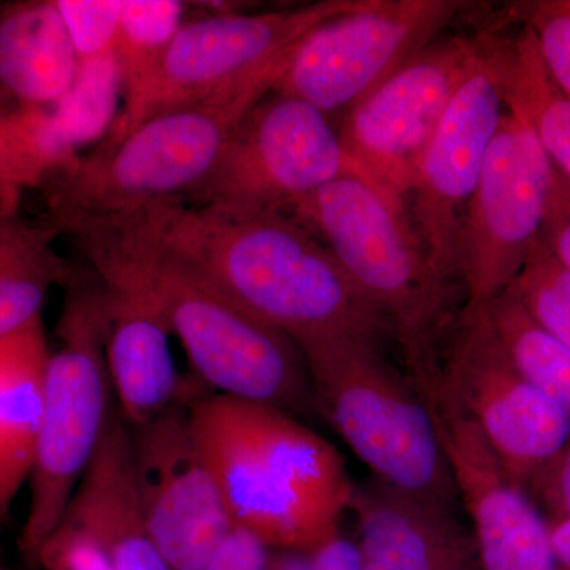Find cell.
<instances>
[{
	"mask_svg": "<svg viewBox=\"0 0 570 570\" xmlns=\"http://www.w3.org/2000/svg\"><path fill=\"white\" fill-rule=\"evenodd\" d=\"M45 220L78 247L108 287L151 303L208 392L318 414L294 341L246 313L208 273L164 242L140 208L92 214L47 209Z\"/></svg>",
	"mask_w": 570,
	"mask_h": 570,
	"instance_id": "cell-1",
	"label": "cell"
},
{
	"mask_svg": "<svg viewBox=\"0 0 570 570\" xmlns=\"http://www.w3.org/2000/svg\"><path fill=\"white\" fill-rule=\"evenodd\" d=\"M138 208L167 245L296 347L340 336L392 344L387 325L328 246L291 214L179 198Z\"/></svg>",
	"mask_w": 570,
	"mask_h": 570,
	"instance_id": "cell-2",
	"label": "cell"
},
{
	"mask_svg": "<svg viewBox=\"0 0 570 570\" xmlns=\"http://www.w3.org/2000/svg\"><path fill=\"white\" fill-rule=\"evenodd\" d=\"M189 417L236 527L268 549L313 551L337 538L355 485L335 445L291 412L208 390Z\"/></svg>",
	"mask_w": 570,
	"mask_h": 570,
	"instance_id": "cell-3",
	"label": "cell"
},
{
	"mask_svg": "<svg viewBox=\"0 0 570 570\" xmlns=\"http://www.w3.org/2000/svg\"><path fill=\"white\" fill-rule=\"evenodd\" d=\"M291 216L328 246L377 311L420 392L433 387L468 296L434 272L403 202L366 176L351 175L303 198Z\"/></svg>",
	"mask_w": 570,
	"mask_h": 570,
	"instance_id": "cell-4",
	"label": "cell"
},
{
	"mask_svg": "<svg viewBox=\"0 0 570 570\" xmlns=\"http://www.w3.org/2000/svg\"><path fill=\"white\" fill-rule=\"evenodd\" d=\"M295 45L208 99L163 112L102 151L59 165L37 187L47 209L105 214L184 200L212 174L247 112L275 91Z\"/></svg>",
	"mask_w": 570,
	"mask_h": 570,
	"instance_id": "cell-5",
	"label": "cell"
},
{
	"mask_svg": "<svg viewBox=\"0 0 570 570\" xmlns=\"http://www.w3.org/2000/svg\"><path fill=\"white\" fill-rule=\"evenodd\" d=\"M317 412L374 479L456 512L459 490L417 384L385 346L341 336L299 348Z\"/></svg>",
	"mask_w": 570,
	"mask_h": 570,
	"instance_id": "cell-6",
	"label": "cell"
},
{
	"mask_svg": "<svg viewBox=\"0 0 570 570\" xmlns=\"http://www.w3.org/2000/svg\"><path fill=\"white\" fill-rule=\"evenodd\" d=\"M110 295L91 268L66 288L45 371L43 414L18 547L22 570H39L43 543L61 524L110 423L107 343Z\"/></svg>",
	"mask_w": 570,
	"mask_h": 570,
	"instance_id": "cell-7",
	"label": "cell"
},
{
	"mask_svg": "<svg viewBox=\"0 0 570 570\" xmlns=\"http://www.w3.org/2000/svg\"><path fill=\"white\" fill-rule=\"evenodd\" d=\"M351 175L366 176L328 116L273 91L247 112L212 174L184 202L291 214L303 198Z\"/></svg>",
	"mask_w": 570,
	"mask_h": 570,
	"instance_id": "cell-8",
	"label": "cell"
},
{
	"mask_svg": "<svg viewBox=\"0 0 570 570\" xmlns=\"http://www.w3.org/2000/svg\"><path fill=\"white\" fill-rule=\"evenodd\" d=\"M433 390L474 423L521 490L569 444L568 414L517 371L485 305L468 303L460 314L442 348L436 385L426 393Z\"/></svg>",
	"mask_w": 570,
	"mask_h": 570,
	"instance_id": "cell-9",
	"label": "cell"
},
{
	"mask_svg": "<svg viewBox=\"0 0 570 570\" xmlns=\"http://www.w3.org/2000/svg\"><path fill=\"white\" fill-rule=\"evenodd\" d=\"M464 6L456 0H363L295 45L275 91L328 118L346 115L439 39Z\"/></svg>",
	"mask_w": 570,
	"mask_h": 570,
	"instance_id": "cell-10",
	"label": "cell"
},
{
	"mask_svg": "<svg viewBox=\"0 0 570 570\" xmlns=\"http://www.w3.org/2000/svg\"><path fill=\"white\" fill-rule=\"evenodd\" d=\"M363 0H322L265 13H224L184 22L159 67L126 100L111 142L163 112L208 99L298 43L322 22L358 9Z\"/></svg>",
	"mask_w": 570,
	"mask_h": 570,
	"instance_id": "cell-11",
	"label": "cell"
},
{
	"mask_svg": "<svg viewBox=\"0 0 570 570\" xmlns=\"http://www.w3.org/2000/svg\"><path fill=\"white\" fill-rule=\"evenodd\" d=\"M553 176V164L527 124L504 111L461 235L469 305H489L515 283L542 239Z\"/></svg>",
	"mask_w": 570,
	"mask_h": 570,
	"instance_id": "cell-12",
	"label": "cell"
},
{
	"mask_svg": "<svg viewBox=\"0 0 570 570\" xmlns=\"http://www.w3.org/2000/svg\"><path fill=\"white\" fill-rule=\"evenodd\" d=\"M480 48V37H439L344 115L337 130L344 149L371 181L403 204Z\"/></svg>",
	"mask_w": 570,
	"mask_h": 570,
	"instance_id": "cell-13",
	"label": "cell"
},
{
	"mask_svg": "<svg viewBox=\"0 0 570 570\" xmlns=\"http://www.w3.org/2000/svg\"><path fill=\"white\" fill-rule=\"evenodd\" d=\"M480 39L478 59L431 138L404 200L409 219L434 272L449 284L463 288L464 217L504 115L487 36Z\"/></svg>",
	"mask_w": 570,
	"mask_h": 570,
	"instance_id": "cell-14",
	"label": "cell"
},
{
	"mask_svg": "<svg viewBox=\"0 0 570 570\" xmlns=\"http://www.w3.org/2000/svg\"><path fill=\"white\" fill-rule=\"evenodd\" d=\"M190 403L129 428L135 497L171 570H205L235 527L195 441Z\"/></svg>",
	"mask_w": 570,
	"mask_h": 570,
	"instance_id": "cell-15",
	"label": "cell"
},
{
	"mask_svg": "<svg viewBox=\"0 0 570 570\" xmlns=\"http://www.w3.org/2000/svg\"><path fill=\"white\" fill-rule=\"evenodd\" d=\"M461 505L472 524L483 570H566L550 523L517 487L474 423L444 393L425 396Z\"/></svg>",
	"mask_w": 570,
	"mask_h": 570,
	"instance_id": "cell-16",
	"label": "cell"
},
{
	"mask_svg": "<svg viewBox=\"0 0 570 570\" xmlns=\"http://www.w3.org/2000/svg\"><path fill=\"white\" fill-rule=\"evenodd\" d=\"M107 288L110 317L105 358L116 409L126 425L151 422L206 392L197 377L178 373L171 332L159 311L132 292Z\"/></svg>",
	"mask_w": 570,
	"mask_h": 570,
	"instance_id": "cell-17",
	"label": "cell"
},
{
	"mask_svg": "<svg viewBox=\"0 0 570 570\" xmlns=\"http://www.w3.org/2000/svg\"><path fill=\"white\" fill-rule=\"evenodd\" d=\"M351 512L365 560L396 570H466L479 553L452 510L401 493L374 479L355 487Z\"/></svg>",
	"mask_w": 570,
	"mask_h": 570,
	"instance_id": "cell-18",
	"label": "cell"
},
{
	"mask_svg": "<svg viewBox=\"0 0 570 570\" xmlns=\"http://www.w3.org/2000/svg\"><path fill=\"white\" fill-rule=\"evenodd\" d=\"M62 520L80 528L99 546L108 570H171L135 497L129 426L116 407Z\"/></svg>",
	"mask_w": 570,
	"mask_h": 570,
	"instance_id": "cell-19",
	"label": "cell"
},
{
	"mask_svg": "<svg viewBox=\"0 0 570 570\" xmlns=\"http://www.w3.org/2000/svg\"><path fill=\"white\" fill-rule=\"evenodd\" d=\"M81 63L55 0L0 3V99L20 108L62 104Z\"/></svg>",
	"mask_w": 570,
	"mask_h": 570,
	"instance_id": "cell-20",
	"label": "cell"
},
{
	"mask_svg": "<svg viewBox=\"0 0 570 570\" xmlns=\"http://www.w3.org/2000/svg\"><path fill=\"white\" fill-rule=\"evenodd\" d=\"M50 351L43 321L0 341V524L31 478Z\"/></svg>",
	"mask_w": 570,
	"mask_h": 570,
	"instance_id": "cell-21",
	"label": "cell"
},
{
	"mask_svg": "<svg viewBox=\"0 0 570 570\" xmlns=\"http://www.w3.org/2000/svg\"><path fill=\"white\" fill-rule=\"evenodd\" d=\"M47 220L0 214V341L41 321L52 287H67L86 268L56 249Z\"/></svg>",
	"mask_w": 570,
	"mask_h": 570,
	"instance_id": "cell-22",
	"label": "cell"
},
{
	"mask_svg": "<svg viewBox=\"0 0 570 570\" xmlns=\"http://www.w3.org/2000/svg\"><path fill=\"white\" fill-rule=\"evenodd\" d=\"M487 36L502 102L527 124L553 164L570 179V96L543 66L527 24L512 37Z\"/></svg>",
	"mask_w": 570,
	"mask_h": 570,
	"instance_id": "cell-23",
	"label": "cell"
},
{
	"mask_svg": "<svg viewBox=\"0 0 570 570\" xmlns=\"http://www.w3.org/2000/svg\"><path fill=\"white\" fill-rule=\"evenodd\" d=\"M485 306L517 371L570 419V348L528 314L513 285Z\"/></svg>",
	"mask_w": 570,
	"mask_h": 570,
	"instance_id": "cell-24",
	"label": "cell"
},
{
	"mask_svg": "<svg viewBox=\"0 0 570 570\" xmlns=\"http://www.w3.org/2000/svg\"><path fill=\"white\" fill-rule=\"evenodd\" d=\"M184 11L179 0H122L115 59L126 86V100L132 99L159 67L186 22Z\"/></svg>",
	"mask_w": 570,
	"mask_h": 570,
	"instance_id": "cell-25",
	"label": "cell"
},
{
	"mask_svg": "<svg viewBox=\"0 0 570 570\" xmlns=\"http://www.w3.org/2000/svg\"><path fill=\"white\" fill-rule=\"evenodd\" d=\"M512 285L528 314L570 348V272L543 239Z\"/></svg>",
	"mask_w": 570,
	"mask_h": 570,
	"instance_id": "cell-26",
	"label": "cell"
},
{
	"mask_svg": "<svg viewBox=\"0 0 570 570\" xmlns=\"http://www.w3.org/2000/svg\"><path fill=\"white\" fill-rule=\"evenodd\" d=\"M81 69L115 58L122 0H55Z\"/></svg>",
	"mask_w": 570,
	"mask_h": 570,
	"instance_id": "cell-27",
	"label": "cell"
},
{
	"mask_svg": "<svg viewBox=\"0 0 570 570\" xmlns=\"http://www.w3.org/2000/svg\"><path fill=\"white\" fill-rule=\"evenodd\" d=\"M521 11L523 24L534 33L543 66L570 96V0L523 3Z\"/></svg>",
	"mask_w": 570,
	"mask_h": 570,
	"instance_id": "cell-28",
	"label": "cell"
},
{
	"mask_svg": "<svg viewBox=\"0 0 570 570\" xmlns=\"http://www.w3.org/2000/svg\"><path fill=\"white\" fill-rule=\"evenodd\" d=\"M37 566L39 570H108L99 546L66 520L41 547Z\"/></svg>",
	"mask_w": 570,
	"mask_h": 570,
	"instance_id": "cell-29",
	"label": "cell"
},
{
	"mask_svg": "<svg viewBox=\"0 0 570 570\" xmlns=\"http://www.w3.org/2000/svg\"><path fill=\"white\" fill-rule=\"evenodd\" d=\"M532 501L546 505L551 523L570 519V441L560 455L527 489Z\"/></svg>",
	"mask_w": 570,
	"mask_h": 570,
	"instance_id": "cell-30",
	"label": "cell"
},
{
	"mask_svg": "<svg viewBox=\"0 0 570 570\" xmlns=\"http://www.w3.org/2000/svg\"><path fill=\"white\" fill-rule=\"evenodd\" d=\"M543 243L570 272V179L554 168L553 184L546 224H543Z\"/></svg>",
	"mask_w": 570,
	"mask_h": 570,
	"instance_id": "cell-31",
	"label": "cell"
},
{
	"mask_svg": "<svg viewBox=\"0 0 570 570\" xmlns=\"http://www.w3.org/2000/svg\"><path fill=\"white\" fill-rule=\"evenodd\" d=\"M269 549L253 532L234 527L205 570H269Z\"/></svg>",
	"mask_w": 570,
	"mask_h": 570,
	"instance_id": "cell-32",
	"label": "cell"
},
{
	"mask_svg": "<svg viewBox=\"0 0 570 570\" xmlns=\"http://www.w3.org/2000/svg\"><path fill=\"white\" fill-rule=\"evenodd\" d=\"M313 553V570H363L362 551L346 540L332 539Z\"/></svg>",
	"mask_w": 570,
	"mask_h": 570,
	"instance_id": "cell-33",
	"label": "cell"
},
{
	"mask_svg": "<svg viewBox=\"0 0 570 570\" xmlns=\"http://www.w3.org/2000/svg\"><path fill=\"white\" fill-rule=\"evenodd\" d=\"M551 543L562 568L570 570V519L550 524Z\"/></svg>",
	"mask_w": 570,
	"mask_h": 570,
	"instance_id": "cell-34",
	"label": "cell"
},
{
	"mask_svg": "<svg viewBox=\"0 0 570 570\" xmlns=\"http://www.w3.org/2000/svg\"><path fill=\"white\" fill-rule=\"evenodd\" d=\"M14 105L7 102V100L0 99V183L7 184L6 179H3V174H6V132H7V124H9V119L11 112L14 110Z\"/></svg>",
	"mask_w": 570,
	"mask_h": 570,
	"instance_id": "cell-35",
	"label": "cell"
},
{
	"mask_svg": "<svg viewBox=\"0 0 570 570\" xmlns=\"http://www.w3.org/2000/svg\"><path fill=\"white\" fill-rule=\"evenodd\" d=\"M21 189L0 183V214L20 213Z\"/></svg>",
	"mask_w": 570,
	"mask_h": 570,
	"instance_id": "cell-36",
	"label": "cell"
},
{
	"mask_svg": "<svg viewBox=\"0 0 570 570\" xmlns=\"http://www.w3.org/2000/svg\"><path fill=\"white\" fill-rule=\"evenodd\" d=\"M363 570H396L389 568V566L381 564V562L365 560L363 558Z\"/></svg>",
	"mask_w": 570,
	"mask_h": 570,
	"instance_id": "cell-37",
	"label": "cell"
},
{
	"mask_svg": "<svg viewBox=\"0 0 570 570\" xmlns=\"http://www.w3.org/2000/svg\"><path fill=\"white\" fill-rule=\"evenodd\" d=\"M0 570H13V569H10L9 566L3 564V562L0 561Z\"/></svg>",
	"mask_w": 570,
	"mask_h": 570,
	"instance_id": "cell-38",
	"label": "cell"
}]
</instances>
